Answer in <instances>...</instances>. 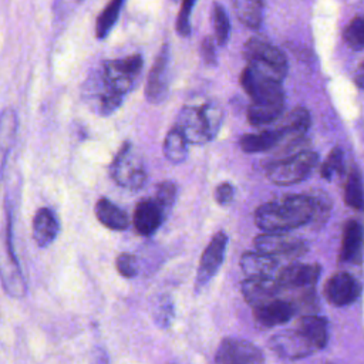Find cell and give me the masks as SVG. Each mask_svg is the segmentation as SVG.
I'll return each instance as SVG.
<instances>
[{
	"label": "cell",
	"mask_w": 364,
	"mask_h": 364,
	"mask_svg": "<svg viewBox=\"0 0 364 364\" xmlns=\"http://www.w3.org/2000/svg\"><path fill=\"white\" fill-rule=\"evenodd\" d=\"M360 293L358 283L347 272H337L324 284V296L333 306L343 307L351 304Z\"/></svg>",
	"instance_id": "11"
},
{
	"label": "cell",
	"mask_w": 364,
	"mask_h": 364,
	"mask_svg": "<svg viewBox=\"0 0 364 364\" xmlns=\"http://www.w3.org/2000/svg\"><path fill=\"white\" fill-rule=\"evenodd\" d=\"M284 109L283 87L270 90L262 95L252 98L247 108V121L253 127L267 125L277 121Z\"/></svg>",
	"instance_id": "6"
},
{
	"label": "cell",
	"mask_w": 364,
	"mask_h": 364,
	"mask_svg": "<svg viewBox=\"0 0 364 364\" xmlns=\"http://www.w3.org/2000/svg\"><path fill=\"white\" fill-rule=\"evenodd\" d=\"M95 216L102 226L111 230H125L129 225L127 212L107 198L98 199L95 205Z\"/></svg>",
	"instance_id": "22"
},
{
	"label": "cell",
	"mask_w": 364,
	"mask_h": 364,
	"mask_svg": "<svg viewBox=\"0 0 364 364\" xmlns=\"http://www.w3.org/2000/svg\"><path fill=\"white\" fill-rule=\"evenodd\" d=\"M269 347L282 358H303L317 351L314 346L296 328L279 333L269 341Z\"/></svg>",
	"instance_id": "9"
},
{
	"label": "cell",
	"mask_w": 364,
	"mask_h": 364,
	"mask_svg": "<svg viewBox=\"0 0 364 364\" xmlns=\"http://www.w3.org/2000/svg\"><path fill=\"white\" fill-rule=\"evenodd\" d=\"M276 256L256 252H245L240 257L242 272L247 279H270L277 270Z\"/></svg>",
	"instance_id": "17"
},
{
	"label": "cell",
	"mask_w": 364,
	"mask_h": 364,
	"mask_svg": "<svg viewBox=\"0 0 364 364\" xmlns=\"http://www.w3.org/2000/svg\"><path fill=\"white\" fill-rule=\"evenodd\" d=\"M91 364H109L108 354L105 353L104 348L97 347L92 354H91Z\"/></svg>",
	"instance_id": "40"
},
{
	"label": "cell",
	"mask_w": 364,
	"mask_h": 364,
	"mask_svg": "<svg viewBox=\"0 0 364 364\" xmlns=\"http://www.w3.org/2000/svg\"><path fill=\"white\" fill-rule=\"evenodd\" d=\"M256 250L272 255V256H287L297 257L306 252V243L303 240L290 237L284 233L264 232L253 240Z\"/></svg>",
	"instance_id": "8"
},
{
	"label": "cell",
	"mask_w": 364,
	"mask_h": 364,
	"mask_svg": "<svg viewBox=\"0 0 364 364\" xmlns=\"http://www.w3.org/2000/svg\"><path fill=\"white\" fill-rule=\"evenodd\" d=\"M277 121V127L274 128L282 134V138L284 141H297L307 132L310 127V114L304 108H294L284 117H280Z\"/></svg>",
	"instance_id": "20"
},
{
	"label": "cell",
	"mask_w": 364,
	"mask_h": 364,
	"mask_svg": "<svg viewBox=\"0 0 364 364\" xmlns=\"http://www.w3.org/2000/svg\"><path fill=\"white\" fill-rule=\"evenodd\" d=\"M200 111H202V115H203V119L206 122V127H208V131L212 136V139L216 136V134L219 132V128H220V124H222V118H223V111L220 108L219 104L216 102H206L200 107Z\"/></svg>",
	"instance_id": "31"
},
{
	"label": "cell",
	"mask_w": 364,
	"mask_h": 364,
	"mask_svg": "<svg viewBox=\"0 0 364 364\" xmlns=\"http://www.w3.org/2000/svg\"><path fill=\"white\" fill-rule=\"evenodd\" d=\"M154 317H155L156 324L162 328H165L171 324L172 317H173V303L169 296L162 294V296H159L158 301H155Z\"/></svg>",
	"instance_id": "33"
},
{
	"label": "cell",
	"mask_w": 364,
	"mask_h": 364,
	"mask_svg": "<svg viewBox=\"0 0 364 364\" xmlns=\"http://www.w3.org/2000/svg\"><path fill=\"white\" fill-rule=\"evenodd\" d=\"M237 18L250 28H257L263 18V0H232Z\"/></svg>",
	"instance_id": "25"
},
{
	"label": "cell",
	"mask_w": 364,
	"mask_h": 364,
	"mask_svg": "<svg viewBox=\"0 0 364 364\" xmlns=\"http://www.w3.org/2000/svg\"><path fill=\"white\" fill-rule=\"evenodd\" d=\"M344 40L353 50L364 48V17L353 18L344 30Z\"/></svg>",
	"instance_id": "30"
},
{
	"label": "cell",
	"mask_w": 364,
	"mask_h": 364,
	"mask_svg": "<svg viewBox=\"0 0 364 364\" xmlns=\"http://www.w3.org/2000/svg\"><path fill=\"white\" fill-rule=\"evenodd\" d=\"M344 200L353 209H364V186L361 176L355 169H353L347 178L344 186Z\"/></svg>",
	"instance_id": "27"
},
{
	"label": "cell",
	"mask_w": 364,
	"mask_h": 364,
	"mask_svg": "<svg viewBox=\"0 0 364 364\" xmlns=\"http://www.w3.org/2000/svg\"><path fill=\"white\" fill-rule=\"evenodd\" d=\"M176 185L172 181H164L156 186L154 199L159 203L164 212L168 215L176 199Z\"/></svg>",
	"instance_id": "32"
},
{
	"label": "cell",
	"mask_w": 364,
	"mask_h": 364,
	"mask_svg": "<svg viewBox=\"0 0 364 364\" xmlns=\"http://www.w3.org/2000/svg\"><path fill=\"white\" fill-rule=\"evenodd\" d=\"M320 276V266L311 263H293L277 273V283L282 289L313 287Z\"/></svg>",
	"instance_id": "13"
},
{
	"label": "cell",
	"mask_w": 364,
	"mask_h": 364,
	"mask_svg": "<svg viewBox=\"0 0 364 364\" xmlns=\"http://www.w3.org/2000/svg\"><path fill=\"white\" fill-rule=\"evenodd\" d=\"M196 0H182V6L176 18V30L181 36H189L191 33V24H189V17L192 7Z\"/></svg>",
	"instance_id": "37"
},
{
	"label": "cell",
	"mask_w": 364,
	"mask_h": 364,
	"mask_svg": "<svg viewBox=\"0 0 364 364\" xmlns=\"http://www.w3.org/2000/svg\"><path fill=\"white\" fill-rule=\"evenodd\" d=\"M357 82L364 87V63L361 64V70H360V74L357 75Z\"/></svg>",
	"instance_id": "41"
},
{
	"label": "cell",
	"mask_w": 364,
	"mask_h": 364,
	"mask_svg": "<svg viewBox=\"0 0 364 364\" xmlns=\"http://www.w3.org/2000/svg\"><path fill=\"white\" fill-rule=\"evenodd\" d=\"M280 286L276 279H246L242 283V294L249 306L257 307L263 303H267L280 291Z\"/></svg>",
	"instance_id": "18"
},
{
	"label": "cell",
	"mask_w": 364,
	"mask_h": 364,
	"mask_svg": "<svg viewBox=\"0 0 364 364\" xmlns=\"http://www.w3.org/2000/svg\"><path fill=\"white\" fill-rule=\"evenodd\" d=\"M168 58L169 50L168 46L164 44L152 64L145 87V97L154 104L164 101L168 94Z\"/></svg>",
	"instance_id": "12"
},
{
	"label": "cell",
	"mask_w": 364,
	"mask_h": 364,
	"mask_svg": "<svg viewBox=\"0 0 364 364\" xmlns=\"http://www.w3.org/2000/svg\"><path fill=\"white\" fill-rule=\"evenodd\" d=\"M318 162V155L313 151H301L290 156L272 162L266 168V176L274 185H294L304 181Z\"/></svg>",
	"instance_id": "2"
},
{
	"label": "cell",
	"mask_w": 364,
	"mask_h": 364,
	"mask_svg": "<svg viewBox=\"0 0 364 364\" xmlns=\"http://www.w3.org/2000/svg\"><path fill=\"white\" fill-rule=\"evenodd\" d=\"M297 330L314 346L316 350L326 347L328 337L326 318L316 314L303 316L297 321Z\"/></svg>",
	"instance_id": "23"
},
{
	"label": "cell",
	"mask_w": 364,
	"mask_h": 364,
	"mask_svg": "<svg viewBox=\"0 0 364 364\" xmlns=\"http://www.w3.org/2000/svg\"><path fill=\"white\" fill-rule=\"evenodd\" d=\"M112 179L124 188L141 189L146 182V172L141 158L132 152L129 142H125L111 164Z\"/></svg>",
	"instance_id": "3"
},
{
	"label": "cell",
	"mask_w": 364,
	"mask_h": 364,
	"mask_svg": "<svg viewBox=\"0 0 364 364\" xmlns=\"http://www.w3.org/2000/svg\"><path fill=\"white\" fill-rule=\"evenodd\" d=\"M233 196H235V189H233L232 183H229V182H222L215 188L213 198H215L216 203L220 206L229 205L233 200Z\"/></svg>",
	"instance_id": "38"
},
{
	"label": "cell",
	"mask_w": 364,
	"mask_h": 364,
	"mask_svg": "<svg viewBox=\"0 0 364 364\" xmlns=\"http://www.w3.org/2000/svg\"><path fill=\"white\" fill-rule=\"evenodd\" d=\"M216 364H264V355L252 341L228 337L223 338L215 353Z\"/></svg>",
	"instance_id": "5"
},
{
	"label": "cell",
	"mask_w": 364,
	"mask_h": 364,
	"mask_svg": "<svg viewBox=\"0 0 364 364\" xmlns=\"http://www.w3.org/2000/svg\"><path fill=\"white\" fill-rule=\"evenodd\" d=\"M60 230L58 220L53 210L48 208H40L33 218V237L40 247L50 246Z\"/></svg>",
	"instance_id": "19"
},
{
	"label": "cell",
	"mask_w": 364,
	"mask_h": 364,
	"mask_svg": "<svg viewBox=\"0 0 364 364\" xmlns=\"http://www.w3.org/2000/svg\"><path fill=\"white\" fill-rule=\"evenodd\" d=\"M213 30L216 36V41L219 46H225L229 41L230 24L225 9L219 3H213Z\"/></svg>",
	"instance_id": "29"
},
{
	"label": "cell",
	"mask_w": 364,
	"mask_h": 364,
	"mask_svg": "<svg viewBox=\"0 0 364 364\" xmlns=\"http://www.w3.org/2000/svg\"><path fill=\"white\" fill-rule=\"evenodd\" d=\"M283 141L282 134L276 128H269L262 132L256 134H245L240 141V149L247 154H256V152H263L274 148L277 144Z\"/></svg>",
	"instance_id": "24"
},
{
	"label": "cell",
	"mask_w": 364,
	"mask_h": 364,
	"mask_svg": "<svg viewBox=\"0 0 364 364\" xmlns=\"http://www.w3.org/2000/svg\"><path fill=\"white\" fill-rule=\"evenodd\" d=\"M142 68V57L134 54L119 60H111L104 63V84L105 87L127 94L135 84Z\"/></svg>",
	"instance_id": "4"
},
{
	"label": "cell",
	"mask_w": 364,
	"mask_h": 364,
	"mask_svg": "<svg viewBox=\"0 0 364 364\" xmlns=\"http://www.w3.org/2000/svg\"><path fill=\"white\" fill-rule=\"evenodd\" d=\"M228 240H229L228 235L223 230H219L218 233L213 235L206 249L203 250L199 266H198L196 282H195V289L198 291L202 287H205L212 280V277L219 272L225 259Z\"/></svg>",
	"instance_id": "7"
},
{
	"label": "cell",
	"mask_w": 364,
	"mask_h": 364,
	"mask_svg": "<svg viewBox=\"0 0 364 364\" xmlns=\"http://www.w3.org/2000/svg\"><path fill=\"white\" fill-rule=\"evenodd\" d=\"M124 0H111L107 7L101 11V14L97 18V24H95V33L98 38H104L108 36V33L111 31V28L114 27L118 16H119V10L122 6Z\"/></svg>",
	"instance_id": "28"
},
{
	"label": "cell",
	"mask_w": 364,
	"mask_h": 364,
	"mask_svg": "<svg viewBox=\"0 0 364 364\" xmlns=\"http://www.w3.org/2000/svg\"><path fill=\"white\" fill-rule=\"evenodd\" d=\"M343 172V152L338 148H334L324 164L321 165L320 173L326 179H331L336 175H340Z\"/></svg>",
	"instance_id": "34"
},
{
	"label": "cell",
	"mask_w": 364,
	"mask_h": 364,
	"mask_svg": "<svg viewBox=\"0 0 364 364\" xmlns=\"http://www.w3.org/2000/svg\"><path fill=\"white\" fill-rule=\"evenodd\" d=\"M188 141L173 127L164 139V155L172 164H181L188 156Z\"/></svg>",
	"instance_id": "26"
},
{
	"label": "cell",
	"mask_w": 364,
	"mask_h": 364,
	"mask_svg": "<svg viewBox=\"0 0 364 364\" xmlns=\"http://www.w3.org/2000/svg\"><path fill=\"white\" fill-rule=\"evenodd\" d=\"M122 97H124L122 94L105 87V90L101 94V100H100L102 115H108V114L114 112L121 105Z\"/></svg>",
	"instance_id": "35"
},
{
	"label": "cell",
	"mask_w": 364,
	"mask_h": 364,
	"mask_svg": "<svg viewBox=\"0 0 364 364\" xmlns=\"http://www.w3.org/2000/svg\"><path fill=\"white\" fill-rule=\"evenodd\" d=\"M175 128L186 138L189 144L202 145L212 139L200 107H183L176 117Z\"/></svg>",
	"instance_id": "10"
},
{
	"label": "cell",
	"mask_w": 364,
	"mask_h": 364,
	"mask_svg": "<svg viewBox=\"0 0 364 364\" xmlns=\"http://www.w3.org/2000/svg\"><path fill=\"white\" fill-rule=\"evenodd\" d=\"M117 270L121 276L131 279L138 272V263H136V257L131 253H121L117 257Z\"/></svg>",
	"instance_id": "36"
},
{
	"label": "cell",
	"mask_w": 364,
	"mask_h": 364,
	"mask_svg": "<svg viewBox=\"0 0 364 364\" xmlns=\"http://www.w3.org/2000/svg\"><path fill=\"white\" fill-rule=\"evenodd\" d=\"M316 215V202L307 195H287L262 203L255 212L256 226L263 232L286 233L310 222Z\"/></svg>",
	"instance_id": "1"
},
{
	"label": "cell",
	"mask_w": 364,
	"mask_h": 364,
	"mask_svg": "<svg viewBox=\"0 0 364 364\" xmlns=\"http://www.w3.org/2000/svg\"><path fill=\"white\" fill-rule=\"evenodd\" d=\"M165 218L166 213L154 198L142 199L135 206L134 226L139 235L149 236L161 226Z\"/></svg>",
	"instance_id": "14"
},
{
	"label": "cell",
	"mask_w": 364,
	"mask_h": 364,
	"mask_svg": "<svg viewBox=\"0 0 364 364\" xmlns=\"http://www.w3.org/2000/svg\"><path fill=\"white\" fill-rule=\"evenodd\" d=\"M296 307L286 300L273 299L257 307H253L255 320L263 327H273L287 323L294 316Z\"/></svg>",
	"instance_id": "15"
},
{
	"label": "cell",
	"mask_w": 364,
	"mask_h": 364,
	"mask_svg": "<svg viewBox=\"0 0 364 364\" xmlns=\"http://www.w3.org/2000/svg\"><path fill=\"white\" fill-rule=\"evenodd\" d=\"M243 54L247 60H259L272 64L287 73V60L284 54L266 40L260 37H252L245 43Z\"/></svg>",
	"instance_id": "16"
},
{
	"label": "cell",
	"mask_w": 364,
	"mask_h": 364,
	"mask_svg": "<svg viewBox=\"0 0 364 364\" xmlns=\"http://www.w3.org/2000/svg\"><path fill=\"white\" fill-rule=\"evenodd\" d=\"M364 243V229L363 225L357 220H348L343 230L340 259L343 262H354L361 253Z\"/></svg>",
	"instance_id": "21"
},
{
	"label": "cell",
	"mask_w": 364,
	"mask_h": 364,
	"mask_svg": "<svg viewBox=\"0 0 364 364\" xmlns=\"http://www.w3.org/2000/svg\"><path fill=\"white\" fill-rule=\"evenodd\" d=\"M200 55L208 65H215L216 64V50H215V43L210 37H205L200 44Z\"/></svg>",
	"instance_id": "39"
}]
</instances>
